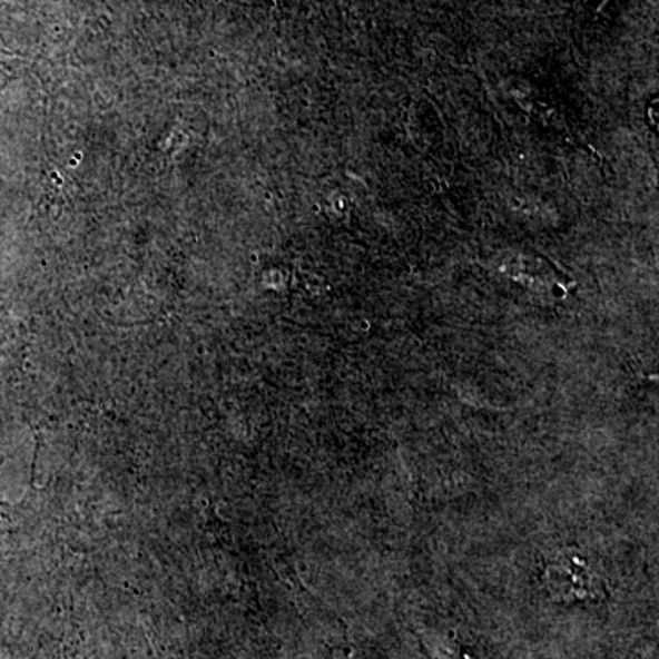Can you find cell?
<instances>
[{
    "label": "cell",
    "instance_id": "cell-1",
    "mask_svg": "<svg viewBox=\"0 0 659 659\" xmlns=\"http://www.w3.org/2000/svg\"><path fill=\"white\" fill-rule=\"evenodd\" d=\"M548 587L553 598L561 599L564 603L596 599L601 592L599 577L584 564L581 559H561L548 568Z\"/></svg>",
    "mask_w": 659,
    "mask_h": 659
}]
</instances>
